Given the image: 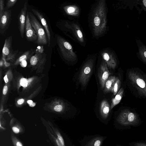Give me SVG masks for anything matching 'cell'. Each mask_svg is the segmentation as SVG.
I'll return each instance as SVG.
<instances>
[{
	"mask_svg": "<svg viewBox=\"0 0 146 146\" xmlns=\"http://www.w3.org/2000/svg\"><path fill=\"white\" fill-rule=\"evenodd\" d=\"M126 84L132 94L137 98H146V73L137 68L127 69Z\"/></svg>",
	"mask_w": 146,
	"mask_h": 146,
	"instance_id": "1",
	"label": "cell"
},
{
	"mask_svg": "<svg viewBox=\"0 0 146 146\" xmlns=\"http://www.w3.org/2000/svg\"><path fill=\"white\" fill-rule=\"evenodd\" d=\"M92 24L94 34L98 36L106 31L107 28V9L105 1L100 0L93 11Z\"/></svg>",
	"mask_w": 146,
	"mask_h": 146,
	"instance_id": "2",
	"label": "cell"
},
{
	"mask_svg": "<svg viewBox=\"0 0 146 146\" xmlns=\"http://www.w3.org/2000/svg\"><path fill=\"white\" fill-rule=\"evenodd\" d=\"M119 122L125 126H137L139 124V118L137 114L129 108L122 110L117 118Z\"/></svg>",
	"mask_w": 146,
	"mask_h": 146,
	"instance_id": "3",
	"label": "cell"
},
{
	"mask_svg": "<svg viewBox=\"0 0 146 146\" xmlns=\"http://www.w3.org/2000/svg\"><path fill=\"white\" fill-rule=\"evenodd\" d=\"M32 26L38 36L36 43L38 45H45L48 44V40L45 30L42 25L31 12L27 11Z\"/></svg>",
	"mask_w": 146,
	"mask_h": 146,
	"instance_id": "4",
	"label": "cell"
},
{
	"mask_svg": "<svg viewBox=\"0 0 146 146\" xmlns=\"http://www.w3.org/2000/svg\"><path fill=\"white\" fill-rule=\"evenodd\" d=\"M57 42L61 53L66 59L70 61H74L77 56L73 51L71 44L64 38L60 36H57Z\"/></svg>",
	"mask_w": 146,
	"mask_h": 146,
	"instance_id": "5",
	"label": "cell"
},
{
	"mask_svg": "<svg viewBox=\"0 0 146 146\" xmlns=\"http://www.w3.org/2000/svg\"><path fill=\"white\" fill-rule=\"evenodd\" d=\"M94 61L92 59L86 62L83 66L80 72L79 79L83 86L87 84L92 72Z\"/></svg>",
	"mask_w": 146,
	"mask_h": 146,
	"instance_id": "6",
	"label": "cell"
},
{
	"mask_svg": "<svg viewBox=\"0 0 146 146\" xmlns=\"http://www.w3.org/2000/svg\"><path fill=\"white\" fill-rule=\"evenodd\" d=\"M107 65L104 60H103L98 68V76L101 88L102 89L104 88L105 84L111 73L109 71Z\"/></svg>",
	"mask_w": 146,
	"mask_h": 146,
	"instance_id": "7",
	"label": "cell"
},
{
	"mask_svg": "<svg viewBox=\"0 0 146 146\" xmlns=\"http://www.w3.org/2000/svg\"><path fill=\"white\" fill-rule=\"evenodd\" d=\"M25 33L27 40L31 42L36 41L38 36L31 24L29 15L27 12L25 27Z\"/></svg>",
	"mask_w": 146,
	"mask_h": 146,
	"instance_id": "8",
	"label": "cell"
},
{
	"mask_svg": "<svg viewBox=\"0 0 146 146\" xmlns=\"http://www.w3.org/2000/svg\"><path fill=\"white\" fill-rule=\"evenodd\" d=\"M11 20V11L5 9L0 18V33L3 34L9 28Z\"/></svg>",
	"mask_w": 146,
	"mask_h": 146,
	"instance_id": "9",
	"label": "cell"
},
{
	"mask_svg": "<svg viewBox=\"0 0 146 146\" xmlns=\"http://www.w3.org/2000/svg\"><path fill=\"white\" fill-rule=\"evenodd\" d=\"M27 3L25 2L18 16L19 28L20 35L23 38L25 31V27L27 13Z\"/></svg>",
	"mask_w": 146,
	"mask_h": 146,
	"instance_id": "10",
	"label": "cell"
},
{
	"mask_svg": "<svg viewBox=\"0 0 146 146\" xmlns=\"http://www.w3.org/2000/svg\"><path fill=\"white\" fill-rule=\"evenodd\" d=\"M101 54L103 60L108 67L112 69L115 68L117 65V61L115 56L112 52L105 50L102 52Z\"/></svg>",
	"mask_w": 146,
	"mask_h": 146,
	"instance_id": "11",
	"label": "cell"
},
{
	"mask_svg": "<svg viewBox=\"0 0 146 146\" xmlns=\"http://www.w3.org/2000/svg\"><path fill=\"white\" fill-rule=\"evenodd\" d=\"M32 11L40 21L44 28L47 36L48 46H49L50 45L51 35L49 29L46 21L43 15L38 11L34 9H32Z\"/></svg>",
	"mask_w": 146,
	"mask_h": 146,
	"instance_id": "12",
	"label": "cell"
},
{
	"mask_svg": "<svg viewBox=\"0 0 146 146\" xmlns=\"http://www.w3.org/2000/svg\"><path fill=\"white\" fill-rule=\"evenodd\" d=\"M12 36H9L5 39L2 50V54L3 55L9 57L14 56V55L17 53L18 50L14 51L12 49Z\"/></svg>",
	"mask_w": 146,
	"mask_h": 146,
	"instance_id": "13",
	"label": "cell"
},
{
	"mask_svg": "<svg viewBox=\"0 0 146 146\" xmlns=\"http://www.w3.org/2000/svg\"><path fill=\"white\" fill-rule=\"evenodd\" d=\"M116 77L115 76H110L106 81L104 88V92L107 93L112 92L113 86Z\"/></svg>",
	"mask_w": 146,
	"mask_h": 146,
	"instance_id": "14",
	"label": "cell"
},
{
	"mask_svg": "<svg viewBox=\"0 0 146 146\" xmlns=\"http://www.w3.org/2000/svg\"><path fill=\"white\" fill-rule=\"evenodd\" d=\"M100 110L101 115L104 117H106L108 114L110 110V105L107 101L103 100L101 102Z\"/></svg>",
	"mask_w": 146,
	"mask_h": 146,
	"instance_id": "15",
	"label": "cell"
},
{
	"mask_svg": "<svg viewBox=\"0 0 146 146\" xmlns=\"http://www.w3.org/2000/svg\"><path fill=\"white\" fill-rule=\"evenodd\" d=\"M124 92V89L123 88H120L115 97L112 100L110 106L111 110L115 106L118 104L121 101Z\"/></svg>",
	"mask_w": 146,
	"mask_h": 146,
	"instance_id": "16",
	"label": "cell"
},
{
	"mask_svg": "<svg viewBox=\"0 0 146 146\" xmlns=\"http://www.w3.org/2000/svg\"><path fill=\"white\" fill-rule=\"evenodd\" d=\"M44 54V53L42 54L35 52V54L33 56L30 58V62L31 65L33 66L36 65L38 62L43 58Z\"/></svg>",
	"mask_w": 146,
	"mask_h": 146,
	"instance_id": "17",
	"label": "cell"
},
{
	"mask_svg": "<svg viewBox=\"0 0 146 146\" xmlns=\"http://www.w3.org/2000/svg\"><path fill=\"white\" fill-rule=\"evenodd\" d=\"M74 24L72 25L73 32L78 40L82 42L84 41L83 34L78 26Z\"/></svg>",
	"mask_w": 146,
	"mask_h": 146,
	"instance_id": "18",
	"label": "cell"
},
{
	"mask_svg": "<svg viewBox=\"0 0 146 146\" xmlns=\"http://www.w3.org/2000/svg\"><path fill=\"white\" fill-rule=\"evenodd\" d=\"M139 56L141 60L146 64V46L141 45L139 47Z\"/></svg>",
	"mask_w": 146,
	"mask_h": 146,
	"instance_id": "19",
	"label": "cell"
},
{
	"mask_svg": "<svg viewBox=\"0 0 146 146\" xmlns=\"http://www.w3.org/2000/svg\"><path fill=\"white\" fill-rule=\"evenodd\" d=\"M121 84V80L118 78L116 77L112 92L114 95H116L119 92Z\"/></svg>",
	"mask_w": 146,
	"mask_h": 146,
	"instance_id": "20",
	"label": "cell"
},
{
	"mask_svg": "<svg viewBox=\"0 0 146 146\" xmlns=\"http://www.w3.org/2000/svg\"><path fill=\"white\" fill-rule=\"evenodd\" d=\"M57 135V137L56 139L57 145L58 146H63L64 142L62 136L59 133H58Z\"/></svg>",
	"mask_w": 146,
	"mask_h": 146,
	"instance_id": "21",
	"label": "cell"
},
{
	"mask_svg": "<svg viewBox=\"0 0 146 146\" xmlns=\"http://www.w3.org/2000/svg\"><path fill=\"white\" fill-rule=\"evenodd\" d=\"M17 0H9L7 1L5 8V9H8L12 7L16 3Z\"/></svg>",
	"mask_w": 146,
	"mask_h": 146,
	"instance_id": "22",
	"label": "cell"
},
{
	"mask_svg": "<svg viewBox=\"0 0 146 146\" xmlns=\"http://www.w3.org/2000/svg\"><path fill=\"white\" fill-rule=\"evenodd\" d=\"M64 10L67 13L69 14L73 13L76 11L75 8L72 6L66 7L64 8Z\"/></svg>",
	"mask_w": 146,
	"mask_h": 146,
	"instance_id": "23",
	"label": "cell"
},
{
	"mask_svg": "<svg viewBox=\"0 0 146 146\" xmlns=\"http://www.w3.org/2000/svg\"><path fill=\"white\" fill-rule=\"evenodd\" d=\"M4 1L3 0H0V18L3 15L5 11Z\"/></svg>",
	"mask_w": 146,
	"mask_h": 146,
	"instance_id": "24",
	"label": "cell"
},
{
	"mask_svg": "<svg viewBox=\"0 0 146 146\" xmlns=\"http://www.w3.org/2000/svg\"><path fill=\"white\" fill-rule=\"evenodd\" d=\"M20 84L24 87H26L28 85V81L27 80L24 78H22L20 80Z\"/></svg>",
	"mask_w": 146,
	"mask_h": 146,
	"instance_id": "25",
	"label": "cell"
},
{
	"mask_svg": "<svg viewBox=\"0 0 146 146\" xmlns=\"http://www.w3.org/2000/svg\"><path fill=\"white\" fill-rule=\"evenodd\" d=\"M63 109V106L60 104H58L54 108V110L57 112H60Z\"/></svg>",
	"mask_w": 146,
	"mask_h": 146,
	"instance_id": "26",
	"label": "cell"
},
{
	"mask_svg": "<svg viewBox=\"0 0 146 146\" xmlns=\"http://www.w3.org/2000/svg\"><path fill=\"white\" fill-rule=\"evenodd\" d=\"M35 52H36L40 54L43 53V46H38L35 50Z\"/></svg>",
	"mask_w": 146,
	"mask_h": 146,
	"instance_id": "27",
	"label": "cell"
},
{
	"mask_svg": "<svg viewBox=\"0 0 146 146\" xmlns=\"http://www.w3.org/2000/svg\"><path fill=\"white\" fill-rule=\"evenodd\" d=\"M134 146H146V143L142 142H138L135 143Z\"/></svg>",
	"mask_w": 146,
	"mask_h": 146,
	"instance_id": "28",
	"label": "cell"
},
{
	"mask_svg": "<svg viewBox=\"0 0 146 146\" xmlns=\"http://www.w3.org/2000/svg\"><path fill=\"white\" fill-rule=\"evenodd\" d=\"M12 129L13 132L15 133H18L20 132L19 129L16 127H13Z\"/></svg>",
	"mask_w": 146,
	"mask_h": 146,
	"instance_id": "29",
	"label": "cell"
},
{
	"mask_svg": "<svg viewBox=\"0 0 146 146\" xmlns=\"http://www.w3.org/2000/svg\"><path fill=\"white\" fill-rule=\"evenodd\" d=\"M7 89L8 88L7 86H5L4 87L3 91V94L4 95H5L6 94L7 91Z\"/></svg>",
	"mask_w": 146,
	"mask_h": 146,
	"instance_id": "30",
	"label": "cell"
},
{
	"mask_svg": "<svg viewBox=\"0 0 146 146\" xmlns=\"http://www.w3.org/2000/svg\"><path fill=\"white\" fill-rule=\"evenodd\" d=\"M24 102V100L23 99H20L17 102V104L19 105H21Z\"/></svg>",
	"mask_w": 146,
	"mask_h": 146,
	"instance_id": "31",
	"label": "cell"
},
{
	"mask_svg": "<svg viewBox=\"0 0 146 146\" xmlns=\"http://www.w3.org/2000/svg\"><path fill=\"white\" fill-rule=\"evenodd\" d=\"M100 143L101 142L100 140H97L94 143V146H100Z\"/></svg>",
	"mask_w": 146,
	"mask_h": 146,
	"instance_id": "32",
	"label": "cell"
},
{
	"mask_svg": "<svg viewBox=\"0 0 146 146\" xmlns=\"http://www.w3.org/2000/svg\"><path fill=\"white\" fill-rule=\"evenodd\" d=\"M21 64L23 67H25L27 66V62L26 60H24L21 62Z\"/></svg>",
	"mask_w": 146,
	"mask_h": 146,
	"instance_id": "33",
	"label": "cell"
},
{
	"mask_svg": "<svg viewBox=\"0 0 146 146\" xmlns=\"http://www.w3.org/2000/svg\"><path fill=\"white\" fill-rule=\"evenodd\" d=\"M15 146H23L22 143L19 141L15 142Z\"/></svg>",
	"mask_w": 146,
	"mask_h": 146,
	"instance_id": "34",
	"label": "cell"
},
{
	"mask_svg": "<svg viewBox=\"0 0 146 146\" xmlns=\"http://www.w3.org/2000/svg\"><path fill=\"white\" fill-rule=\"evenodd\" d=\"M4 79L5 82L6 83H7L8 82V79L7 78V75H5L4 78Z\"/></svg>",
	"mask_w": 146,
	"mask_h": 146,
	"instance_id": "35",
	"label": "cell"
},
{
	"mask_svg": "<svg viewBox=\"0 0 146 146\" xmlns=\"http://www.w3.org/2000/svg\"><path fill=\"white\" fill-rule=\"evenodd\" d=\"M142 3L144 6L146 8V0H143Z\"/></svg>",
	"mask_w": 146,
	"mask_h": 146,
	"instance_id": "36",
	"label": "cell"
},
{
	"mask_svg": "<svg viewBox=\"0 0 146 146\" xmlns=\"http://www.w3.org/2000/svg\"><path fill=\"white\" fill-rule=\"evenodd\" d=\"M35 105L36 104L35 103L33 102L31 104H29V105L31 107H33L35 106Z\"/></svg>",
	"mask_w": 146,
	"mask_h": 146,
	"instance_id": "37",
	"label": "cell"
},
{
	"mask_svg": "<svg viewBox=\"0 0 146 146\" xmlns=\"http://www.w3.org/2000/svg\"><path fill=\"white\" fill-rule=\"evenodd\" d=\"M33 101L31 100H28L27 101V103L29 105L33 103Z\"/></svg>",
	"mask_w": 146,
	"mask_h": 146,
	"instance_id": "38",
	"label": "cell"
}]
</instances>
